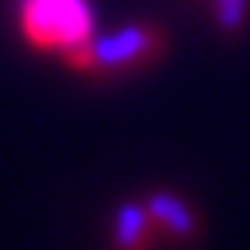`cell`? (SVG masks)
Returning a JSON list of instances; mask_svg holds the SVG:
<instances>
[{"mask_svg": "<svg viewBox=\"0 0 250 250\" xmlns=\"http://www.w3.org/2000/svg\"><path fill=\"white\" fill-rule=\"evenodd\" d=\"M212 11H215V24L223 31H240L250 11V0H212Z\"/></svg>", "mask_w": 250, "mask_h": 250, "instance_id": "5b68a950", "label": "cell"}, {"mask_svg": "<svg viewBox=\"0 0 250 250\" xmlns=\"http://www.w3.org/2000/svg\"><path fill=\"white\" fill-rule=\"evenodd\" d=\"M156 226L146 212V202L122 198L111 215V250H153Z\"/></svg>", "mask_w": 250, "mask_h": 250, "instance_id": "277c9868", "label": "cell"}, {"mask_svg": "<svg viewBox=\"0 0 250 250\" xmlns=\"http://www.w3.org/2000/svg\"><path fill=\"white\" fill-rule=\"evenodd\" d=\"M164 49H167V39L156 24H125L104 39H90L70 52H62V59L87 77L115 80L153 62Z\"/></svg>", "mask_w": 250, "mask_h": 250, "instance_id": "6da1fadb", "label": "cell"}, {"mask_svg": "<svg viewBox=\"0 0 250 250\" xmlns=\"http://www.w3.org/2000/svg\"><path fill=\"white\" fill-rule=\"evenodd\" d=\"M143 202L156 226V236H164L174 247H191L202 240V215L184 195L160 188V191H149Z\"/></svg>", "mask_w": 250, "mask_h": 250, "instance_id": "3957f363", "label": "cell"}, {"mask_svg": "<svg viewBox=\"0 0 250 250\" xmlns=\"http://www.w3.org/2000/svg\"><path fill=\"white\" fill-rule=\"evenodd\" d=\"M21 31L35 49L70 52L94 39V18L87 0H24Z\"/></svg>", "mask_w": 250, "mask_h": 250, "instance_id": "7a4b0ae2", "label": "cell"}]
</instances>
